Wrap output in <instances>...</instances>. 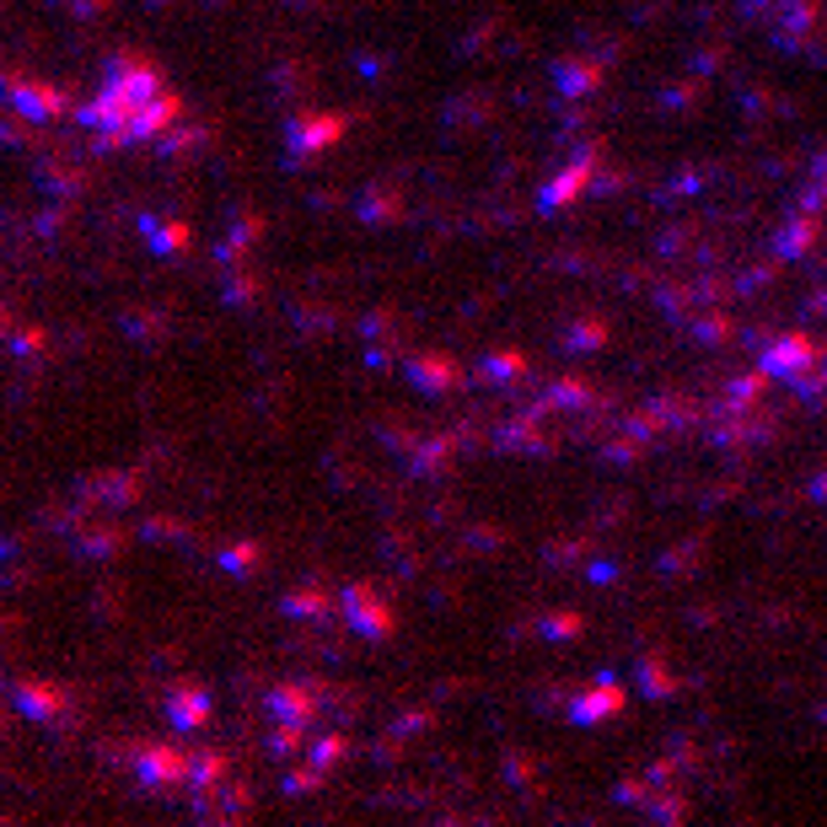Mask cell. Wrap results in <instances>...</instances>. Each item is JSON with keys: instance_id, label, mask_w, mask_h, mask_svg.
Here are the masks:
<instances>
[{"instance_id": "6da1fadb", "label": "cell", "mask_w": 827, "mask_h": 827, "mask_svg": "<svg viewBox=\"0 0 827 827\" xmlns=\"http://www.w3.org/2000/svg\"><path fill=\"white\" fill-rule=\"evenodd\" d=\"M108 92H118L129 108H140V103H151V97H162L167 86H162V75H156V65L140 55H118L114 65H108Z\"/></svg>"}, {"instance_id": "7a4b0ae2", "label": "cell", "mask_w": 827, "mask_h": 827, "mask_svg": "<svg viewBox=\"0 0 827 827\" xmlns=\"http://www.w3.org/2000/svg\"><path fill=\"white\" fill-rule=\"evenodd\" d=\"M140 773H145L156 790H167L177 779H194V758H177L167 747H140Z\"/></svg>"}, {"instance_id": "3957f363", "label": "cell", "mask_w": 827, "mask_h": 827, "mask_svg": "<svg viewBox=\"0 0 827 827\" xmlns=\"http://www.w3.org/2000/svg\"><path fill=\"white\" fill-rule=\"evenodd\" d=\"M11 103L22 108L27 118H59L65 114V92H55V86H33V81H11Z\"/></svg>"}, {"instance_id": "277c9868", "label": "cell", "mask_w": 827, "mask_h": 827, "mask_svg": "<svg viewBox=\"0 0 827 827\" xmlns=\"http://www.w3.org/2000/svg\"><path fill=\"white\" fill-rule=\"evenodd\" d=\"M812 344L806 339H784V344H773V350L763 354V371H773V376H801L806 365H812Z\"/></svg>"}, {"instance_id": "5b68a950", "label": "cell", "mask_w": 827, "mask_h": 827, "mask_svg": "<svg viewBox=\"0 0 827 827\" xmlns=\"http://www.w3.org/2000/svg\"><path fill=\"white\" fill-rule=\"evenodd\" d=\"M350 623H354V629H365V634H376V640L393 629V618L376 607V596H371L365 586H354V591H350Z\"/></svg>"}, {"instance_id": "8992f818", "label": "cell", "mask_w": 827, "mask_h": 827, "mask_svg": "<svg viewBox=\"0 0 827 827\" xmlns=\"http://www.w3.org/2000/svg\"><path fill=\"white\" fill-rule=\"evenodd\" d=\"M269 709L295 720V725H312V720H317V693H306V688H274V693H269Z\"/></svg>"}, {"instance_id": "52a82bcc", "label": "cell", "mask_w": 827, "mask_h": 827, "mask_svg": "<svg viewBox=\"0 0 827 827\" xmlns=\"http://www.w3.org/2000/svg\"><path fill=\"white\" fill-rule=\"evenodd\" d=\"M167 714H173V725L194 731V725H204V720H210V699H204L199 688H177L173 699H167Z\"/></svg>"}, {"instance_id": "ba28073f", "label": "cell", "mask_w": 827, "mask_h": 827, "mask_svg": "<svg viewBox=\"0 0 827 827\" xmlns=\"http://www.w3.org/2000/svg\"><path fill=\"white\" fill-rule=\"evenodd\" d=\"M409 376L424 387V393H441V387H457L463 376H457V365H446V360H435V354H424V360H414Z\"/></svg>"}, {"instance_id": "9c48e42d", "label": "cell", "mask_w": 827, "mask_h": 827, "mask_svg": "<svg viewBox=\"0 0 827 827\" xmlns=\"http://www.w3.org/2000/svg\"><path fill=\"white\" fill-rule=\"evenodd\" d=\"M334 135H339V118H328V124H323V118H317V124H301V118H295L291 124V151L295 156H312V151L328 145Z\"/></svg>"}, {"instance_id": "30bf717a", "label": "cell", "mask_w": 827, "mask_h": 827, "mask_svg": "<svg viewBox=\"0 0 827 827\" xmlns=\"http://www.w3.org/2000/svg\"><path fill=\"white\" fill-rule=\"evenodd\" d=\"M586 183H591V156H581L570 173H564L559 183H553V188H548V194H543V204H548V210H559V204H564V199H575Z\"/></svg>"}, {"instance_id": "8fae6325", "label": "cell", "mask_w": 827, "mask_h": 827, "mask_svg": "<svg viewBox=\"0 0 827 827\" xmlns=\"http://www.w3.org/2000/svg\"><path fill=\"white\" fill-rule=\"evenodd\" d=\"M16 704L27 709V714H38V720H55L59 709H65V693H49V688L22 683V688H16Z\"/></svg>"}, {"instance_id": "7c38bea8", "label": "cell", "mask_w": 827, "mask_h": 827, "mask_svg": "<svg viewBox=\"0 0 827 827\" xmlns=\"http://www.w3.org/2000/svg\"><path fill=\"white\" fill-rule=\"evenodd\" d=\"M623 704V693H618V688H596V693H591V699H575V720H596V714H613V709Z\"/></svg>"}, {"instance_id": "4fadbf2b", "label": "cell", "mask_w": 827, "mask_h": 827, "mask_svg": "<svg viewBox=\"0 0 827 827\" xmlns=\"http://www.w3.org/2000/svg\"><path fill=\"white\" fill-rule=\"evenodd\" d=\"M559 81H564V92H591V86H596V70H591V65H575V59H564V65H559Z\"/></svg>"}, {"instance_id": "5bb4252c", "label": "cell", "mask_w": 827, "mask_h": 827, "mask_svg": "<svg viewBox=\"0 0 827 827\" xmlns=\"http://www.w3.org/2000/svg\"><path fill=\"white\" fill-rule=\"evenodd\" d=\"M145 232L162 242V253H183V242H188V232H183V226H162V221H145Z\"/></svg>"}, {"instance_id": "9a60e30c", "label": "cell", "mask_w": 827, "mask_h": 827, "mask_svg": "<svg viewBox=\"0 0 827 827\" xmlns=\"http://www.w3.org/2000/svg\"><path fill=\"white\" fill-rule=\"evenodd\" d=\"M285 613L291 618H317V613H328V602L323 596H285Z\"/></svg>"}, {"instance_id": "2e32d148", "label": "cell", "mask_w": 827, "mask_h": 827, "mask_svg": "<svg viewBox=\"0 0 827 827\" xmlns=\"http://www.w3.org/2000/svg\"><path fill=\"white\" fill-rule=\"evenodd\" d=\"M344 752V742L339 736H323V742H312V768H328L334 758Z\"/></svg>"}, {"instance_id": "e0dca14e", "label": "cell", "mask_w": 827, "mask_h": 827, "mask_svg": "<svg viewBox=\"0 0 827 827\" xmlns=\"http://www.w3.org/2000/svg\"><path fill=\"white\" fill-rule=\"evenodd\" d=\"M806 242H812V226H790V232L779 236V253H801Z\"/></svg>"}, {"instance_id": "ac0fdd59", "label": "cell", "mask_w": 827, "mask_h": 827, "mask_svg": "<svg viewBox=\"0 0 827 827\" xmlns=\"http://www.w3.org/2000/svg\"><path fill=\"white\" fill-rule=\"evenodd\" d=\"M118 532H86V553H114Z\"/></svg>"}, {"instance_id": "d6986e66", "label": "cell", "mask_w": 827, "mask_h": 827, "mask_svg": "<svg viewBox=\"0 0 827 827\" xmlns=\"http://www.w3.org/2000/svg\"><path fill=\"white\" fill-rule=\"evenodd\" d=\"M548 629H553V640H570V634L581 629V618H575V613H559V618H548Z\"/></svg>"}, {"instance_id": "ffe728a7", "label": "cell", "mask_w": 827, "mask_h": 827, "mask_svg": "<svg viewBox=\"0 0 827 827\" xmlns=\"http://www.w3.org/2000/svg\"><path fill=\"white\" fill-rule=\"evenodd\" d=\"M570 344H586V350H591V344H602V328H591V323H586V328H575V334H570Z\"/></svg>"}]
</instances>
